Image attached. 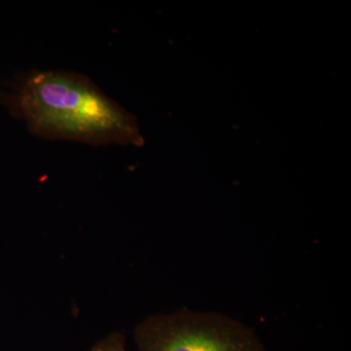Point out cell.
<instances>
[{"label":"cell","instance_id":"cell-1","mask_svg":"<svg viewBox=\"0 0 351 351\" xmlns=\"http://www.w3.org/2000/svg\"><path fill=\"white\" fill-rule=\"evenodd\" d=\"M0 103L32 135L93 145H143L137 119L87 76L66 71L23 75Z\"/></svg>","mask_w":351,"mask_h":351},{"label":"cell","instance_id":"cell-2","mask_svg":"<svg viewBox=\"0 0 351 351\" xmlns=\"http://www.w3.org/2000/svg\"><path fill=\"white\" fill-rule=\"evenodd\" d=\"M138 351H267L255 330L217 311L154 314L134 331Z\"/></svg>","mask_w":351,"mask_h":351},{"label":"cell","instance_id":"cell-3","mask_svg":"<svg viewBox=\"0 0 351 351\" xmlns=\"http://www.w3.org/2000/svg\"><path fill=\"white\" fill-rule=\"evenodd\" d=\"M88 351H127L125 337L121 332H112L97 341Z\"/></svg>","mask_w":351,"mask_h":351}]
</instances>
